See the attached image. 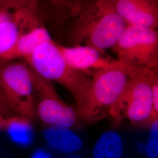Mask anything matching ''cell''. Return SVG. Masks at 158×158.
Wrapping results in <instances>:
<instances>
[{"label":"cell","mask_w":158,"mask_h":158,"mask_svg":"<svg viewBox=\"0 0 158 158\" xmlns=\"http://www.w3.org/2000/svg\"><path fill=\"white\" fill-rule=\"evenodd\" d=\"M61 1H64L66 2H68L69 4H75L78 1V0H61Z\"/></svg>","instance_id":"obj_21"},{"label":"cell","mask_w":158,"mask_h":158,"mask_svg":"<svg viewBox=\"0 0 158 158\" xmlns=\"http://www.w3.org/2000/svg\"><path fill=\"white\" fill-rule=\"evenodd\" d=\"M31 69L36 115L48 125L69 128L77 127L79 116L77 111L63 101L52 81Z\"/></svg>","instance_id":"obj_7"},{"label":"cell","mask_w":158,"mask_h":158,"mask_svg":"<svg viewBox=\"0 0 158 158\" xmlns=\"http://www.w3.org/2000/svg\"><path fill=\"white\" fill-rule=\"evenodd\" d=\"M79 10L74 30L76 44L84 42L86 46L99 51L112 48L127 26L108 0H96Z\"/></svg>","instance_id":"obj_1"},{"label":"cell","mask_w":158,"mask_h":158,"mask_svg":"<svg viewBox=\"0 0 158 158\" xmlns=\"http://www.w3.org/2000/svg\"><path fill=\"white\" fill-rule=\"evenodd\" d=\"M0 93L19 115L31 120L36 117L31 69L27 63L0 62Z\"/></svg>","instance_id":"obj_5"},{"label":"cell","mask_w":158,"mask_h":158,"mask_svg":"<svg viewBox=\"0 0 158 158\" xmlns=\"http://www.w3.org/2000/svg\"><path fill=\"white\" fill-rule=\"evenodd\" d=\"M32 158H50V156L44 151H39L35 153Z\"/></svg>","instance_id":"obj_18"},{"label":"cell","mask_w":158,"mask_h":158,"mask_svg":"<svg viewBox=\"0 0 158 158\" xmlns=\"http://www.w3.org/2000/svg\"><path fill=\"white\" fill-rule=\"evenodd\" d=\"M25 1H28L29 2L32 3V4H35V5H38V2H39L40 0H25ZM52 1H56V0H52Z\"/></svg>","instance_id":"obj_20"},{"label":"cell","mask_w":158,"mask_h":158,"mask_svg":"<svg viewBox=\"0 0 158 158\" xmlns=\"http://www.w3.org/2000/svg\"><path fill=\"white\" fill-rule=\"evenodd\" d=\"M151 126L145 153L148 158H157L158 156V119L154 121Z\"/></svg>","instance_id":"obj_15"},{"label":"cell","mask_w":158,"mask_h":158,"mask_svg":"<svg viewBox=\"0 0 158 158\" xmlns=\"http://www.w3.org/2000/svg\"><path fill=\"white\" fill-rule=\"evenodd\" d=\"M48 144L57 151L73 153L80 150L83 146L81 139L70 128L60 125H48L44 131Z\"/></svg>","instance_id":"obj_11"},{"label":"cell","mask_w":158,"mask_h":158,"mask_svg":"<svg viewBox=\"0 0 158 158\" xmlns=\"http://www.w3.org/2000/svg\"><path fill=\"white\" fill-rule=\"evenodd\" d=\"M9 108L10 109V108L7 105L6 101L0 93V114L2 115H4L6 112H8Z\"/></svg>","instance_id":"obj_17"},{"label":"cell","mask_w":158,"mask_h":158,"mask_svg":"<svg viewBox=\"0 0 158 158\" xmlns=\"http://www.w3.org/2000/svg\"><path fill=\"white\" fill-rule=\"evenodd\" d=\"M128 81L125 64L100 70L93 74L83 98L77 104L79 117L94 123L110 117Z\"/></svg>","instance_id":"obj_3"},{"label":"cell","mask_w":158,"mask_h":158,"mask_svg":"<svg viewBox=\"0 0 158 158\" xmlns=\"http://www.w3.org/2000/svg\"><path fill=\"white\" fill-rule=\"evenodd\" d=\"M127 25L156 29L158 0H108Z\"/></svg>","instance_id":"obj_9"},{"label":"cell","mask_w":158,"mask_h":158,"mask_svg":"<svg viewBox=\"0 0 158 158\" xmlns=\"http://www.w3.org/2000/svg\"><path fill=\"white\" fill-rule=\"evenodd\" d=\"M2 129H5L14 141L28 145L33 139L34 130L31 119L23 116L5 118Z\"/></svg>","instance_id":"obj_13"},{"label":"cell","mask_w":158,"mask_h":158,"mask_svg":"<svg viewBox=\"0 0 158 158\" xmlns=\"http://www.w3.org/2000/svg\"><path fill=\"white\" fill-rule=\"evenodd\" d=\"M128 81L110 117L118 125L127 119L134 124L151 125L154 121L152 83L158 76V68L125 64Z\"/></svg>","instance_id":"obj_2"},{"label":"cell","mask_w":158,"mask_h":158,"mask_svg":"<svg viewBox=\"0 0 158 158\" xmlns=\"http://www.w3.org/2000/svg\"><path fill=\"white\" fill-rule=\"evenodd\" d=\"M25 60L40 76L64 86L72 94L77 104L85 97L90 79L68 64L58 45L52 40L38 46Z\"/></svg>","instance_id":"obj_4"},{"label":"cell","mask_w":158,"mask_h":158,"mask_svg":"<svg viewBox=\"0 0 158 158\" xmlns=\"http://www.w3.org/2000/svg\"><path fill=\"white\" fill-rule=\"evenodd\" d=\"M58 48L68 64L74 69L85 74H93L98 70L122 66L118 60L104 56L103 51L89 46Z\"/></svg>","instance_id":"obj_8"},{"label":"cell","mask_w":158,"mask_h":158,"mask_svg":"<svg viewBox=\"0 0 158 158\" xmlns=\"http://www.w3.org/2000/svg\"><path fill=\"white\" fill-rule=\"evenodd\" d=\"M4 119H5V117H4L3 115L0 114V129H2V128H3Z\"/></svg>","instance_id":"obj_19"},{"label":"cell","mask_w":158,"mask_h":158,"mask_svg":"<svg viewBox=\"0 0 158 158\" xmlns=\"http://www.w3.org/2000/svg\"><path fill=\"white\" fill-rule=\"evenodd\" d=\"M14 12L11 11V9L0 7V23L12 19Z\"/></svg>","instance_id":"obj_16"},{"label":"cell","mask_w":158,"mask_h":158,"mask_svg":"<svg viewBox=\"0 0 158 158\" xmlns=\"http://www.w3.org/2000/svg\"><path fill=\"white\" fill-rule=\"evenodd\" d=\"M123 143L118 134L115 131L104 133L94 147L93 158H121Z\"/></svg>","instance_id":"obj_12"},{"label":"cell","mask_w":158,"mask_h":158,"mask_svg":"<svg viewBox=\"0 0 158 158\" xmlns=\"http://www.w3.org/2000/svg\"><path fill=\"white\" fill-rule=\"evenodd\" d=\"M51 40L47 29L40 25L21 34L11 48L0 55V62L10 61L18 58L25 59L38 46Z\"/></svg>","instance_id":"obj_10"},{"label":"cell","mask_w":158,"mask_h":158,"mask_svg":"<svg viewBox=\"0 0 158 158\" xmlns=\"http://www.w3.org/2000/svg\"><path fill=\"white\" fill-rule=\"evenodd\" d=\"M21 34L19 25L12 19L0 23V55L11 48Z\"/></svg>","instance_id":"obj_14"},{"label":"cell","mask_w":158,"mask_h":158,"mask_svg":"<svg viewBox=\"0 0 158 158\" xmlns=\"http://www.w3.org/2000/svg\"><path fill=\"white\" fill-rule=\"evenodd\" d=\"M119 62L126 65L158 67V33L155 29L127 25L111 48Z\"/></svg>","instance_id":"obj_6"}]
</instances>
